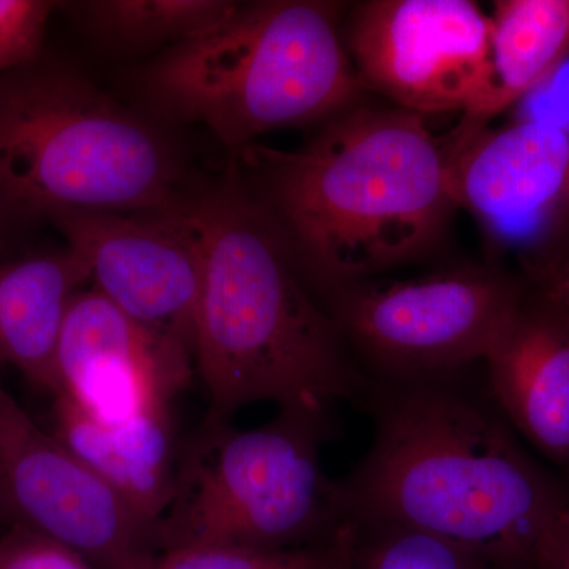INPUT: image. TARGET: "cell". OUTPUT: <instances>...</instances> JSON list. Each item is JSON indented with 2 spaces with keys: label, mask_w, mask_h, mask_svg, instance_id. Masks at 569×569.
Returning a JSON list of instances; mask_svg holds the SVG:
<instances>
[{
  "label": "cell",
  "mask_w": 569,
  "mask_h": 569,
  "mask_svg": "<svg viewBox=\"0 0 569 569\" xmlns=\"http://www.w3.org/2000/svg\"><path fill=\"white\" fill-rule=\"evenodd\" d=\"M470 376L376 385L372 443L339 479L348 520L425 531L500 569H552L569 541V482Z\"/></svg>",
  "instance_id": "obj_1"
},
{
  "label": "cell",
  "mask_w": 569,
  "mask_h": 569,
  "mask_svg": "<svg viewBox=\"0 0 569 569\" xmlns=\"http://www.w3.org/2000/svg\"><path fill=\"white\" fill-rule=\"evenodd\" d=\"M462 122L436 134L400 108L355 104L293 151L252 144L266 211L323 299L432 252L452 213Z\"/></svg>",
  "instance_id": "obj_2"
},
{
  "label": "cell",
  "mask_w": 569,
  "mask_h": 569,
  "mask_svg": "<svg viewBox=\"0 0 569 569\" xmlns=\"http://www.w3.org/2000/svg\"><path fill=\"white\" fill-rule=\"evenodd\" d=\"M203 249L194 362L209 397L203 429L230 426L250 403L365 411L376 383L316 301L263 204L228 179L192 198Z\"/></svg>",
  "instance_id": "obj_3"
},
{
  "label": "cell",
  "mask_w": 569,
  "mask_h": 569,
  "mask_svg": "<svg viewBox=\"0 0 569 569\" xmlns=\"http://www.w3.org/2000/svg\"><path fill=\"white\" fill-rule=\"evenodd\" d=\"M339 10L320 0L238 3L142 70V99L164 118L201 123L238 156L271 130L331 121L366 92Z\"/></svg>",
  "instance_id": "obj_4"
},
{
  "label": "cell",
  "mask_w": 569,
  "mask_h": 569,
  "mask_svg": "<svg viewBox=\"0 0 569 569\" xmlns=\"http://www.w3.org/2000/svg\"><path fill=\"white\" fill-rule=\"evenodd\" d=\"M173 146L153 123L69 70H40L0 88V208L171 212L189 198Z\"/></svg>",
  "instance_id": "obj_5"
},
{
  "label": "cell",
  "mask_w": 569,
  "mask_h": 569,
  "mask_svg": "<svg viewBox=\"0 0 569 569\" xmlns=\"http://www.w3.org/2000/svg\"><path fill=\"white\" fill-rule=\"evenodd\" d=\"M329 413L280 410L252 430L203 429L178 468L157 527L160 556L194 546L260 550L332 545L348 520L339 479L321 466Z\"/></svg>",
  "instance_id": "obj_6"
},
{
  "label": "cell",
  "mask_w": 569,
  "mask_h": 569,
  "mask_svg": "<svg viewBox=\"0 0 569 569\" xmlns=\"http://www.w3.org/2000/svg\"><path fill=\"white\" fill-rule=\"evenodd\" d=\"M526 295L503 266L462 264L365 280L328 296L323 307L373 383L406 385L482 365Z\"/></svg>",
  "instance_id": "obj_7"
},
{
  "label": "cell",
  "mask_w": 569,
  "mask_h": 569,
  "mask_svg": "<svg viewBox=\"0 0 569 569\" xmlns=\"http://www.w3.org/2000/svg\"><path fill=\"white\" fill-rule=\"evenodd\" d=\"M455 194L493 252L511 258L529 284L569 252V126L512 118L470 127Z\"/></svg>",
  "instance_id": "obj_8"
},
{
  "label": "cell",
  "mask_w": 569,
  "mask_h": 569,
  "mask_svg": "<svg viewBox=\"0 0 569 569\" xmlns=\"http://www.w3.org/2000/svg\"><path fill=\"white\" fill-rule=\"evenodd\" d=\"M0 508L17 526L69 546L97 569H151L160 556L156 533L2 385Z\"/></svg>",
  "instance_id": "obj_9"
},
{
  "label": "cell",
  "mask_w": 569,
  "mask_h": 569,
  "mask_svg": "<svg viewBox=\"0 0 569 569\" xmlns=\"http://www.w3.org/2000/svg\"><path fill=\"white\" fill-rule=\"evenodd\" d=\"M343 37L365 91L422 118L463 114L488 74L490 17L471 0H369Z\"/></svg>",
  "instance_id": "obj_10"
},
{
  "label": "cell",
  "mask_w": 569,
  "mask_h": 569,
  "mask_svg": "<svg viewBox=\"0 0 569 569\" xmlns=\"http://www.w3.org/2000/svg\"><path fill=\"white\" fill-rule=\"evenodd\" d=\"M51 220L88 264L93 290L193 353L203 249L192 198L171 212H61Z\"/></svg>",
  "instance_id": "obj_11"
},
{
  "label": "cell",
  "mask_w": 569,
  "mask_h": 569,
  "mask_svg": "<svg viewBox=\"0 0 569 569\" xmlns=\"http://www.w3.org/2000/svg\"><path fill=\"white\" fill-rule=\"evenodd\" d=\"M193 359L189 348L137 323L99 291L80 290L63 321L54 392L96 421L121 425L168 410Z\"/></svg>",
  "instance_id": "obj_12"
},
{
  "label": "cell",
  "mask_w": 569,
  "mask_h": 569,
  "mask_svg": "<svg viewBox=\"0 0 569 569\" xmlns=\"http://www.w3.org/2000/svg\"><path fill=\"white\" fill-rule=\"evenodd\" d=\"M493 402L511 429L569 470V321L527 290L482 361Z\"/></svg>",
  "instance_id": "obj_13"
},
{
  "label": "cell",
  "mask_w": 569,
  "mask_h": 569,
  "mask_svg": "<svg viewBox=\"0 0 569 569\" xmlns=\"http://www.w3.org/2000/svg\"><path fill=\"white\" fill-rule=\"evenodd\" d=\"M52 397V436L96 471L157 539L178 481L170 410L103 425L61 392Z\"/></svg>",
  "instance_id": "obj_14"
},
{
  "label": "cell",
  "mask_w": 569,
  "mask_h": 569,
  "mask_svg": "<svg viewBox=\"0 0 569 569\" xmlns=\"http://www.w3.org/2000/svg\"><path fill=\"white\" fill-rule=\"evenodd\" d=\"M88 280V264L70 249L0 266V365L52 395L63 321Z\"/></svg>",
  "instance_id": "obj_15"
},
{
  "label": "cell",
  "mask_w": 569,
  "mask_h": 569,
  "mask_svg": "<svg viewBox=\"0 0 569 569\" xmlns=\"http://www.w3.org/2000/svg\"><path fill=\"white\" fill-rule=\"evenodd\" d=\"M489 17L488 74L462 114L481 127L522 102L569 54V0H498Z\"/></svg>",
  "instance_id": "obj_16"
},
{
  "label": "cell",
  "mask_w": 569,
  "mask_h": 569,
  "mask_svg": "<svg viewBox=\"0 0 569 569\" xmlns=\"http://www.w3.org/2000/svg\"><path fill=\"white\" fill-rule=\"evenodd\" d=\"M236 6L224 0H96L73 7L91 31L111 43L174 47L219 24Z\"/></svg>",
  "instance_id": "obj_17"
},
{
  "label": "cell",
  "mask_w": 569,
  "mask_h": 569,
  "mask_svg": "<svg viewBox=\"0 0 569 569\" xmlns=\"http://www.w3.org/2000/svg\"><path fill=\"white\" fill-rule=\"evenodd\" d=\"M350 569H500L458 545L392 523H353Z\"/></svg>",
  "instance_id": "obj_18"
},
{
  "label": "cell",
  "mask_w": 569,
  "mask_h": 569,
  "mask_svg": "<svg viewBox=\"0 0 569 569\" xmlns=\"http://www.w3.org/2000/svg\"><path fill=\"white\" fill-rule=\"evenodd\" d=\"M342 530L332 545L316 548L260 550L194 546L168 550L151 569H337Z\"/></svg>",
  "instance_id": "obj_19"
},
{
  "label": "cell",
  "mask_w": 569,
  "mask_h": 569,
  "mask_svg": "<svg viewBox=\"0 0 569 569\" xmlns=\"http://www.w3.org/2000/svg\"><path fill=\"white\" fill-rule=\"evenodd\" d=\"M51 11L43 0H0V77L37 58Z\"/></svg>",
  "instance_id": "obj_20"
},
{
  "label": "cell",
  "mask_w": 569,
  "mask_h": 569,
  "mask_svg": "<svg viewBox=\"0 0 569 569\" xmlns=\"http://www.w3.org/2000/svg\"><path fill=\"white\" fill-rule=\"evenodd\" d=\"M0 569H97L77 550L17 526L0 541Z\"/></svg>",
  "instance_id": "obj_21"
},
{
  "label": "cell",
  "mask_w": 569,
  "mask_h": 569,
  "mask_svg": "<svg viewBox=\"0 0 569 569\" xmlns=\"http://www.w3.org/2000/svg\"><path fill=\"white\" fill-rule=\"evenodd\" d=\"M529 293L569 321V252L526 284Z\"/></svg>",
  "instance_id": "obj_22"
},
{
  "label": "cell",
  "mask_w": 569,
  "mask_h": 569,
  "mask_svg": "<svg viewBox=\"0 0 569 569\" xmlns=\"http://www.w3.org/2000/svg\"><path fill=\"white\" fill-rule=\"evenodd\" d=\"M351 538H353V526H347L340 537V560L337 569H350Z\"/></svg>",
  "instance_id": "obj_23"
},
{
  "label": "cell",
  "mask_w": 569,
  "mask_h": 569,
  "mask_svg": "<svg viewBox=\"0 0 569 569\" xmlns=\"http://www.w3.org/2000/svg\"><path fill=\"white\" fill-rule=\"evenodd\" d=\"M552 569H569V541L565 549L561 550L559 560L556 561Z\"/></svg>",
  "instance_id": "obj_24"
}]
</instances>
